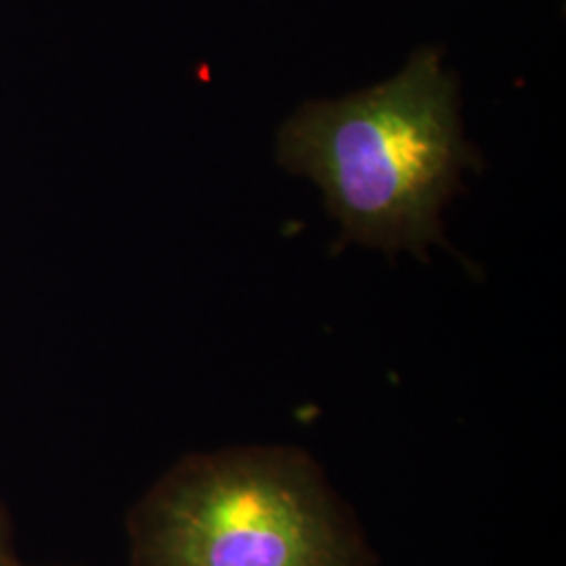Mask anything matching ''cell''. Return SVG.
Masks as SVG:
<instances>
[{"label": "cell", "instance_id": "2", "mask_svg": "<svg viewBox=\"0 0 566 566\" xmlns=\"http://www.w3.org/2000/svg\"><path fill=\"white\" fill-rule=\"evenodd\" d=\"M135 566H369L324 472L287 447H238L172 468L133 518Z\"/></svg>", "mask_w": 566, "mask_h": 566}, {"label": "cell", "instance_id": "1", "mask_svg": "<svg viewBox=\"0 0 566 566\" xmlns=\"http://www.w3.org/2000/svg\"><path fill=\"white\" fill-rule=\"evenodd\" d=\"M277 158L317 182L340 243L411 250L443 243L441 210L479 158L462 137L458 84L434 49L340 102H311L280 133Z\"/></svg>", "mask_w": 566, "mask_h": 566}, {"label": "cell", "instance_id": "3", "mask_svg": "<svg viewBox=\"0 0 566 566\" xmlns=\"http://www.w3.org/2000/svg\"><path fill=\"white\" fill-rule=\"evenodd\" d=\"M7 556H9V535H7V526L0 516V566L7 565Z\"/></svg>", "mask_w": 566, "mask_h": 566}]
</instances>
